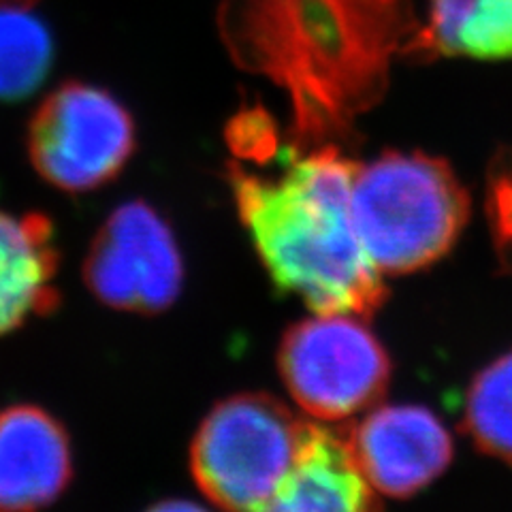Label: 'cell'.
<instances>
[{"label":"cell","instance_id":"obj_1","mask_svg":"<svg viewBox=\"0 0 512 512\" xmlns=\"http://www.w3.org/2000/svg\"><path fill=\"white\" fill-rule=\"evenodd\" d=\"M218 28L239 69L286 94L301 150L346 148L419 45L410 0H220Z\"/></svg>","mask_w":512,"mask_h":512},{"label":"cell","instance_id":"obj_2","mask_svg":"<svg viewBox=\"0 0 512 512\" xmlns=\"http://www.w3.org/2000/svg\"><path fill=\"white\" fill-rule=\"evenodd\" d=\"M274 175L252 173L239 160L229 182L239 218L271 280L316 314L372 316L387 299L352 220L357 163L344 148L301 150L288 141Z\"/></svg>","mask_w":512,"mask_h":512},{"label":"cell","instance_id":"obj_3","mask_svg":"<svg viewBox=\"0 0 512 512\" xmlns=\"http://www.w3.org/2000/svg\"><path fill=\"white\" fill-rule=\"evenodd\" d=\"M470 218V195L451 165L421 152H384L359 165L352 220L380 274L402 276L440 261Z\"/></svg>","mask_w":512,"mask_h":512},{"label":"cell","instance_id":"obj_4","mask_svg":"<svg viewBox=\"0 0 512 512\" xmlns=\"http://www.w3.org/2000/svg\"><path fill=\"white\" fill-rule=\"evenodd\" d=\"M306 427L271 395L227 397L205 416L192 438V478L220 510L254 512L293 470Z\"/></svg>","mask_w":512,"mask_h":512},{"label":"cell","instance_id":"obj_5","mask_svg":"<svg viewBox=\"0 0 512 512\" xmlns=\"http://www.w3.org/2000/svg\"><path fill=\"white\" fill-rule=\"evenodd\" d=\"M137 128L118 96L96 84H60L32 114L26 154L50 186L84 195L114 182L133 158Z\"/></svg>","mask_w":512,"mask_h":512},{"label":"cell","instance_id":"obj_6","mask_svg":"<svg viewBox=\"0 0 512 512\" xmlns=\"http://www.w3.org/2000/svg\"><path fill=\"white\" fill-rule=\"evenodd\" d=\"M355 314H316L284 333L278 370L288 393L320 421H344L387 393L391 361Z\"/></svg>","mask_w":512,"mask_h":512},{"label":"cell","instance_id":"obj_7","mask_svg":"<svg viewBox=\"0 0 512 512\" xmlns=\"http://www.w3.org/2000/svg\"><path fill=\"white\" fill-rule=\"evenodd\" d=\"M82 276L103 306L152 316L169 310L182 293V252L150 203L126 201L94 233Z\"/></svg>","mask_w":512,"mask_h":512},{"label":"cell","instance_id":"obj_8","mask_svg":"<svg viewBox=\"0 0 512 512\" xmlns=\"http://www.w3.org/2000/svg\"><path fill=\"white\" fill-rule=\"evenodd\" d=\"M376 493L410 498L448 468L453 440L438 416L421 406H384L344 436Z\"/></svg>","mask_w":512,"mask_h":512},{"label":"cell","instance_id":"obj_9","mask_svg":"<svg viewBox=\"0 0 512 512\" xmlns=\"http://www.w3.org/2000/svg\"><path fill=\"white\" fill-rule=\"evenodd\" d=\"M71 480V438L54 414L37 404L0 410V512L50 508Z\"/></svg>","mask_w":512,"mask_h":512},{"label":"cell","instance_id":"obj_10","mask_svg":"<svg viewBox=\"0 0 512 512\" xmlns=\"http://www.w3.org/2000/svg\"><path fill=\"white\" fill-rule=\"evenodd\" d=\"M60 248L50 216L0 210V335L60 308Z\"/></svg>","mask_w":512,"mask_h":512},{"label":"cell","instance_id":"obj_11","mask_svg":"<svg viewBox=\"0 0 512 512\" xmlns=\"http://www.w3.org/2000/svg\"><path fill=\"white\" fill-rule=\"evenodd\" d=\"M254 512H380L344 436L308 423L293 470Z\"/></svg>","mask_w":512,"mask_h":512},{"label":"cell","instance_id":"obj_12","mask_svg":"<svg viewBox=\"0 0 512 512\" xmlns=\"http://www.w3.org/2000/svg\"><path fill=\"white\" fill-rule=\"evenodd\" d=\"M412 9L419 24L416 58H512V0H423Z\"/></svg>","mask_w":512,"mask_h":512},{"label":"cell","instance_id":"obj_13","mask_svg":"<svg viewBox=\"0 0 512 512\" xmlns=\"http://www.w3.org/2000/svg\"><path fill=\"white\" fill-rule=\"evenodd\" d=\"M56 41L41 18L0 9V101L30 99L52 73Z\"/></svg>","mask_w":512,"mask_h":512},{"label":"cell","instance_id":"obj_14","mask_svg":"<svg viewBox=\"0 0 512 512\" xmlns=\"http://www.w3.org/2000/svg\"><path fill=\"white\" fill-rule=\"evenodd\" d=\"M463 429L485 455L512 466V350L489 363L470 384Z\"/></svg>","mask_w":512,"mask_h":512},{"label":"cell","instance_id":"obj_15","mask_svg":"<svg viewBox=\"0 0 512 512\" xmlns=\"http://www.w3.org/2000/svg\"><path fill=\"white\" fill-rule=\"evenodd\" d=\"M485 210L495 256L502 271L512 276V148H502L491 158Z\"/></svg>","mask_w":512,"mask_h":512},{"label":"cell","instance_id":"obj_16","mask_svg":"<svg viewBox=\"0 0 512 512\" xmlns=\"http://www.w3.org/2000/svg\"><path fill=\"white\" fill-rule=\"evenodd\" d=\"M146 512H207L205 508H201L195 502H186V500H165L158 502L152 508H148Z\"/></svg>","mask_w":512,"mask_h":512},{"label":"cell","instance_id":"obj_17","mask_svg":"<svg viewBox=\"0 0 512 512\" xmlns=\"http://www.w3.org/2000/svg\"><path fill=\"white\" fill-rule=\"evenodd\" d=\"M39 0H0V9L5 11H26L32 9Z\"/></svg>","mask_w":512,"mask_h":512}]
</instances>
